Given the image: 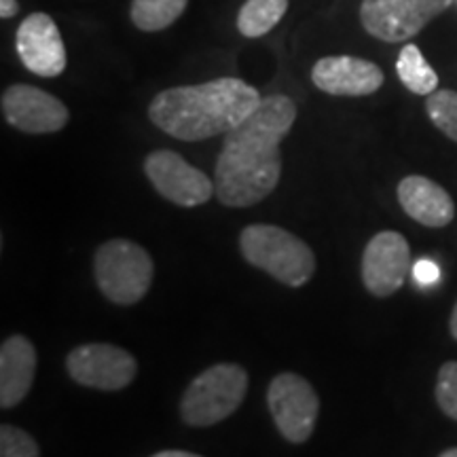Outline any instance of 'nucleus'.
I'll return each instance as SVG.
<instances>
[{
  "label": "nucleus",
  "instance_id": "obj_11",
  "mask_svg": "<svg viewBox=\"0 0 457 457\" xmlns=\"http://www.w3.org/2000/svg\"><path fill=\"white\" fill-rule=\"evenodd\" d=\"M3 114L9 125L26 134H54L64 129L71 119L64 102L32 85H11L4 89Z\"/></svg>",
  "mask_w": 457,
  "mask_h": 457
},
{
  "label": "nucleus",
  "instance_id": "obj_1",
  "mask_svg": "<svg viewBox=\"0 0 457 457\" xmlns=\"http://www.w3.org/2000/svg\"><path fill=\"white\" fill-rule=\"evenodd\" d=\"M296 121L288 96L262 98L259 108L225 134L216 162V197L227 208H248L276 191L282 176L279 145Z\"/></svg>",
  "mask_w": 457,
  "mask_h": 457
},
{
  "label": "nucleus",
  "instance_id": "obj_2",
  "mask_svg": "<svg viewBox=\"0 0 457 457\" xmlns=\"http://www.w3.org/2000/svg\"><path fill=\"white\" fill-rule=\"evenodd\" d=\"M261 102V94L253 85L242 79L222 77L162 91L148 106V117L174 138L199 142L228 134L248 119Z\"/></svg>",
  "mask_w": 457,
  "mask_h": 457
},
{
  "label": "nucleus",
  "instance_id": "obj_25",
  "mask_svg": "<svg viewBox=\"0 0 457 457\" xmlns=\"http://www.w3.org/2000/svg\"><path fill=\"white\" fill-rule=\"evenodd\" d=\"M451 335H453V339H457V303H455V307H453V313H451Z\"/></svg>",
  "mask_w": 457,
  "mask_h": 457
},
{
  "label": "nucleus",
  "instance_id": "obj_22",
  "mask_svg": "<svg viewBox=\"0 0 457 457\" xmlns=\"http://www.w3.org/2000/svg\"><path fill=\"white\" fill-rule=\"evenodd\" d=\"M411 271H413V279L421 286V288H430V286L436 284L438 278H441V270H438L436 262L430 259L417 261Z\"/></svg>",
  "mask_w": 457,
  "mask_h": 457
},
{
  "label": "nucleus",
  "instance_id": "obj_5",
  "mask_svg": "<svg viewBox=\"0 0 457 457\" xmlns=\"http://www.w3.org/2000/svg\"><path fill=\"white\" fill-rule=\"evenodd\" d=\"M94 273L98 288L108 301L134 305L151 288L155 265L142 245L129 239H111L96 253Z\"/></svg>",
  "mask_w": 457,
  "mask_h": 457
},
{
  "label": "nucleus",
  "instance_id": "obj_23",
  "mask_svg": "<svg viewBox=\"0 0 457 457\" xmlns=\"http://www.w3.org/2000/svg\"><path fill=\"white\" fill-rule=\"evenodd\" d=\"M20 13V3L17 0H0V17L3 20H11Z\"/></svg>",
  "mask_w": 457,
  "mask_h": 457
},
{
  "label": "nucleus",
  "instance_id": "obj_20",
  "mask_svg": "<svg viewBox=\"0 0 457 457\" xmlns=\"http://www.w3.org/2000/svg\"><path fill=\"white\" fill-rule=\"evenodd\" d=\"M0 457H41L30 434L15 426L0 428Z\"/></svg>",
  "mask_w": 457,
  "mask_h": 457
},
{
  "label": "nucleus",
  "instance_id": "obj_24",
  "mask_svg": "<svg viewBox=\"0 0 457 457\" xmlns=\"http://www.w3.org/2000/svg\"><path fill=\"white\" fill-rule=\"evenodd\" d=\"M153 457H202V455L188 453V451H162V453H155Z\"/></svg>",
  "mask_w": 457,
  "mask_h": 457
},
{
  "label": "nucleus",
  "instance_id": "obj_15",
  "mask_svg": "<svg viewBox=\"0 0 457 457\" xmlns=\"http://www.w3.org/2000/svg\"><path fill=\"white\" fill-rule=\"evenodd\" d=\"M398 202L411 219L426 227H445L453 220V199L426 176H407L398 185Z\"/></svg>",
  "mask_w": 457,
  "mask_h": 457
},
{
  "label": "nucleus",
  "instance_id": "obj_16",
  "mask_svg": "<svg viewBox=\"0 0 457 457\" xmlns=\"http://www.w3.org/2000/svg\"><path fill=\"white\" fill-rule=\"evenodd\" d=\"M396 72L404 87L417 96H430L438 87V74L434 72V68L426 62L424 54L413 43L404 45L400 49Z\"/></svg>",
  "mask_w": 457,
  "mask_h": 457
},
{
  "label": "nucleus",
  "instance_id": "obj_10",
  "mask_svg": "<svg viewBox=\"0 0 457 457\" xmlns=\"http://www.w3.org/2000/svg\"><path fill=\"white\" fill-rule=\"evenodd\" d=\"M411 270V248L404 236L396 231L377 233L364 248L362 282L373 296H392Z\"/></svg>",
  "mask_w": 457,
  "mask_h": 457
},
{
  "label": "nucleus",
  "instance_id": "obj_6",
  "mask_svg": "<svg viewBox=\"0 0 457 457\" xmlns=\"http://www.w3.org/2000/svg\"><path fill=\"white\" fill-rule=\"evenodd\" d=\"M453 3L455 0H362L360 21L375 38L403 43L424 30Z\"/></svg>",
  "mask_w": 457,
  "mask_h": 457
},
{
  "label": "nucleus",
  "instance_id": "obj_17",
  "mask_svg": "<svg viewBox=\"0 0 457 457\" xmlns=\"http://www.w3.org/2000/svg\"><path fill=\"white\" fill-rule=\"evenodd\" d=\"M286 9L288 0H245L237 15L239 32L248 38H259L279 24Z\"/></svg>",
  "mask_w": 457,
  "mask_h": 457
},
{
  "label": "nucleus",
  "instance_id": "obj_13",
  "mask_svg": "<svg viewBox=\"0 0 457 457\" xmlns=\"http://www.w3.org/2000/svg\"><path fill=\"white\" fill-rule=\"evenodd\" d=\"M312 81L320 91L330 96H370L384 85L381 68L369 60L352 55H330L316 62Z\"/></svg>",
  "mask_w": 457,
  "mask_h": 457
},
{
  "label": "nucleus",
  "instance_id": "obj_12",
  "mask_svg": "<svg viewBox=\"0 0 457 457\" xmlns=\"http://www.w3.org/2000/svg\"><path fill=\"white\" fill-rule=\"evenodd\" d=\"M15 47L21 64L38 77L51 79L64 72V41L47 13H32L21 21L15 34Z\"/></svg>",
  "mask_w": 457,
  "mask_h": 457
},
{
  "label": "nucleus",
  "instance_id": "obj_18",
  "mask_svg": "<svg viewBox=\"0 0 457 457\" xmlns=\"http://www.w3.org/2000/svg\"><path fill=\"white\" fill-rule=\"evenodd\" d=\"M188 0H134L131 21L145 32H157L174 24L187 9Z\"/></svg>",
  "mask_w": 457,
  "mask_h": 457
},
{
  "label": "nucleus",
  "instance_id": "obj_4",
  "mask_svg": "<svg viewBox=\"0 0 457 457\" xmlns=\"http://www.w3.org/2000/svg\"><path fill=\"white\" fill-rule=\"evenodd\" d=\"M245 392H248V373L239 364H214L199 373L182 394V421L193 428L219 424L236 413L244 403Z\"/></svg>",
  "mask_w": 457,
  "mask_h": 457
},
{
  "label": "nucleus",
  "instance_id": "obj_8",
  "mask_svg": "<svg viewBox=\"0 0 457 457\" xmlns=\"http://www.w3.org/2000/svg\"><path fill=\"white\" fill-rule=\"evenodd\" d=\"M66 370L85 387L117 392L134 381L138 362L128 350L112 343H85L68 353Z\"/></svg>",
  "mask_w": 457,
  "mask_h": 457
},
{
  "label": "nucleus",
  "instance_id": "obj_26",
  "mask_svg": "<svg viewBox=\"0 0 457 457\" xmlns=\"http://www.w3.org/2000/svg\"><path fill=\"white\" fill-rule=\"evenodd\" d=\"M438 457H457V447L455 449H447V451H443L441 455Z\"/></svg>",
  "mask_w": 457,
  "mask_h": 457
},
{
  "label": "nucleus",
  "instance_id": "obj_9",
  "mask_svg": "<svg viewBox=\"0 0 457 457\" xmlns=\"http://www.w3.org/2000/svg\"><path fill=\"white\" fill-rule=\"evenodd\" d=\"M145 174L159 195L180 208H195L216 195L212 180L174 151L151 153L145 162Z\"/></svg>",
  "mask_w": 457,
  "mask_h": 457
},
{
  "label": "nucleus",
  "instance_id": "obj_3",
  "mask_svg": "<svg viewBox=\"0 0 457 457\" xmlns=\"http://www.w3.org/2000/svg\"><path fill=\"white\" fill-rule=\"evenodd\" d=\"M239 250L250 265L293 288L310 282L316 271V256L310 245L276 225L245 227L239 236Z\"/></svg>",
  "mask_w": 457,
  "mask_h": 457
},
{
  "label": "nucleus",
  "instance_id": "obj_7",
  "mask_svg": "<svg viewBox=\"0 0 457 457\" xmlns=\"http://www.w3.org/2000/svg\"><path fill=\"white\" fill-rule=\"evenodd\" d=\"M267 404L286 441L301 445L312 436L320 413V400L305 377L296 373L273 377L267 390Z\"/></svg>",
  "mask_w": 457,
  "mask_h": 457
},
{
  "label": "nucleus",
  "instance_id": "obj_27",
  "mask_svg": "<svg viewBox=\"0 0 457 457\" xmlns=\"http://www.w3.org/2000/svg\"><path fill=\"white\" fill-rule=\"evenodd\" d=\"M455 3H457V0H455Z\"/></svg>",
  "mask_w": 457,
  "mask_h": 457
},
{
  "label": "nucleus",
  "instance_id": "obj_19",
  "mask_svg": "<svg viewBox=\"0 0 457 457\" xmlns=\"http://www.w3.org/2000/svg\"><path fill=\"white\" fill-rule=\"evenodd\" d=\"M426 111L430 121L447 138L457 142V91L436 89L434 94L428 96Z\"/></svg>",
  "mask_w": 457,
  "mask_h": 457
},
{
  "label": "nucleus",
  "instance_id": "obj_14",
  "mask_svg": "<svg viewBox=\"0 0 457 457\" xmlns=\"http://www.w3.org/2000/svg\"><path fill=\"white\" fill-rule=\"evenodd\" d=\"M37 375V350L21 335L9 337L0 347V407H17L28 396Z\"/></svg>",
  "mask_w": 457,
  "mask_h": 457
},
{
  "label": "nucleus",
  "instance_id": "obj_21",
  "mask_svg": "<svg viewBox=\"0 0 457 457\" xmlns=\"http://www.w3.org/2000/svg\"><path fill=\"white\" fill-rule=\"evenodd\" d=\"M436 403L443 413L457 421V362L449 360L438 370L436 379Z\"/></svg>",
  "mask_w": 457,
  "mask_h": 457
}]
</instances>
